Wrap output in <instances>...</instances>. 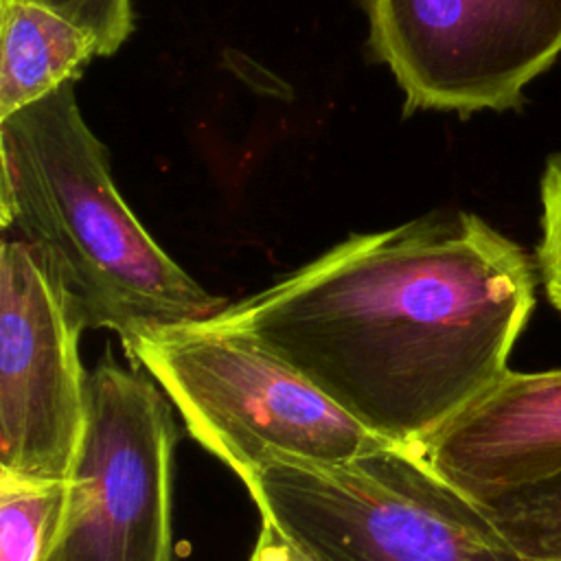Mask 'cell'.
<instances>
[{"mask_svg": "<svg viewBox=\"0 0 561 561\" xmlns=\"http://www.w3.org/2000/svg\"><path fill=\"white\" fill-rule=\"evenodd\" d=\"M535 267L473 213L351 234L202 320L302 375L377 438L421 451L508 370Z\"/></svg>", "mask_w": 561, "mask_h": 561, "instance_id": "obj_1", "label": "cell"}, {"mask_svg": "<svg viewBox=\"0 0 561 561\" xmlns=\"http://www.w3.org/2000/svg\"><path fill=\"white\" fill-rule=\"evenodd\" d=\"M2 228L59 274L83 329H110L125 353L156 331L186 327L228 302L193 280L129 210L64 83L0 121Z\"/></svg>", "mask_w": 561, "mask_h": 561, "instance_id": "obj_2", "label": "cell"}, {"mask_svg": "<svg viewBox=\"0 0 561 561\" xmlns=\"http://www.w3.org/2000/svg\"><path fill=\"white\" fill-rule=\"evenodd\" d=\"M243 484L307 561H526L412 449L383 445L342 465L270 460Z\"/></svg>", "mask_w": 561, "mask_h": 561, "instance_id": "obj_3", "label": "cell"}, {"mask_svg": "<svg viewBox=\"0 0 561 561\" xmlns=\"http://www.w3.org/2000/svg\"><path fill=\"white\" fill-rule=\"evenodd\" d=\"M127 357L241 482L270 460L342 465L390 445L272 353L204 322L145 335Z\"/></svg>", "mask_w": 561, "mask_h": 561, "instance_id": "obj_4", "label": "cell"}, {"mask_svg": "<svg viewBox=\"0 0 561 561\" xmlns=\"http://www.w3.org/2000/svg\"><path fill=\"white\" fill-rule=\"evenodd\" d=\"M171 405L110 351L96 362L64 524L44 561H173Z\"/></svg>", "mask_w": 561, "mask_h": 561, "instance_id": "obj_5", "label": "cell"}, {"mask_svg": "<svg viewBox=\"0 0 561 561\" xmlns=\"http://www.w3.org/2000/svg\"><path fill=\"white\" fill-rule=\"evenodd\" d=\"M408 112L508 110L561 53V0H366Z\"/></svg>", "mask_w": 561, "mask_h": 561, "instance_id": "obj_6", "label": "cell"}, {"mask_svg": "<svg viewBox=\"0 0 561 561\" xmlns=\"http://www.w3.org/2000/svg\"><path fill=\"white\" fill-rule=\"evenodd\" d=\"M83 327L46 256L22 239L0 248V469L68 480L88 410Z\"/></svg>", "mask_w": 561, "mask_h": 561, "instance_id": "obj_7", "label": "cell"}, {"mask_svg": "<svg viewBox=\"0 0 561 561\" xmlns=\"http://www.w3.org/2000/svg\"><path fill=\"white\" fill-rule=\"evenodd\" d=\"M419 454L476 504L561 473V368H508Z\"/></svg>", "mask_w": 561, "mask_h": 561, "instance_id": "obj_8", "label": "cell"}, {"mask_svg": "<svg viewBox=\"0 0 561 561\" xmlns=\"http://www.w3.org/2000/svg\"><path fill=\"white\" fill-rule=\"evenodd\" d=\"M0 121L75 81L99 55L94 37L28 0H0Z\"/></svg>", "mask_w": 561, "mask_h": 561, "instance_id": "obj_9", "label": "cell"}, {"mask_svg": "<svg viewBox=\"0 0 561 561\" xmlns=\"http://www.w3.org/2000/svg\"><path fill=\"white\" fill-rule=\"evenodd\" d=\"M68 480L0 469V561H44L66 515Z\"/></svg>", "mask_w": 561, "mask_h": 561, "instance_id": "obj_10", "label": "cell"}, {"mask_svg": "<svg viewBox=\"0 0 561 561\" xmlns=\"http://www.w3.org/2000/svg\"><path fill=\"white\" fill-rule=\"evenodd\" d=\"M480 506L526 561H561V473Z\"/></svg>", "mask_w": 561, "mask_h": 561, "instance_id": "obj_11", "label": "cell"}, {"mask_svg": "<svg viewBox=\"0 0 561 561\" xmlns=\"http://www.w3.org/2000/svg\"><path fill=\"white\" fill-rule=\"evenodd\" d=\"M37 2L88 31L99 55H112L134 28L131 0H28Z\"/></svg>", "mask_w": 561, "mask_h": 561, "instance_id": "obj_12", "label": "cell"}, {"mask_svg": "<svg viewBox=\"0 0 561 561\" xmlns=\"http://www.w3.org/2000/svg\"><path fill=\"white\" fill-rule=\"evenodd\" d=\"M539 272L550 305L561 313V151L550 156L541 175Z\"/></svg>", "mask_w": 561, "mask_h": 561, "instance_id": "obj_13", "label": "cell"}, {"mask_svg": "<svg viewBox=\"0 0 561 561\" xmlns=\"http://www.w3.org/2000/svg\"><path fill=\"white\" fill-rule=\"evenodd\" d=\"M250 561H307L287 537L265 517H261V530L250 554Z\"/></svg>", "mask_w": 561, "mask_h": 561, "instance_id": "obj_14", "label": "cell"}]
</instances>
